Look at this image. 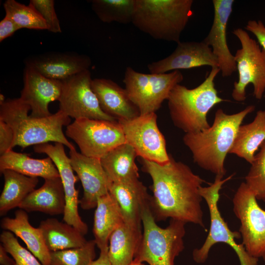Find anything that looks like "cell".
Wrapping results in <instances>:
<instances>
[{
    "mask_svg": "<svg viewBox=\"0 0 265 265\" xmlns=\"http://www.w3.org/2000/svg\"><path fill=\"white\" fill-rule=\"evenodd\" d=\"M96 246L93 239L81 247L50 252L51 265H90L95 258Z\"/></svg>",
    "mask_w": 265,
    "mask_h": 265,
    "instance_id": "obj_33",
    "label": "cell"
},
{
    "mask_svg": "<svg viewBox=\"0 0 265 265\" xmlns=\"http://www.w3.org/2000/svg\"><path fill=\"white\" fill-rule=\"evenodd\" d=\"M65 135L77 144L81 154L99 159L126 143L118 121L86 118L75 119L67 126Z\"/></svg>",
    "mask_w": 265,
    "mask_h": 265,
    "instance_id": "obj_10",
    "label": "cell"
},
{
    "mask_svg": "<svg viewBox=\"0 0 265 265\" xmlns=\"http://www.w3.org/2000/svg\"><path fill=\"white\" fill-rule=\"evenodd\" d=\"M100 250L99 257L94 260L90 265H111L108 254V247Z\"/></svg>",
    "mask_w": 265,
    "mask_h": 265,
    "instance_id": "obj_40",
    "label": "cell"
},
{
    "mask_svg": "<svg viewBox=\"0 0 265 265\" xmlns=\"http://www.w3.org/2000/svg\"><path fill=\"white\" fill-rule=\"evenodd\" d=\"M245 29L254 35L258 43L265 51V25L264 23L261 20H249Z\"/></svg>",
    "mask_w": 265,
    "mask_h": 265,
    "instance_id": "obj_38",
    "label": "cell"
},
{
    "mask_svg": "<svg viewBox=\"0 0 265 265\" xmlns=\"http://www.w3.org/2000/svg\"><path fill=\"white\" fill-rule=\"evenodd\" d=\"M109 192L116 200L125 222L142 227V214L151 199L146 186L138 179L112 183Z\"/></svg>",
    "mask_w": 265,
    "mask_h": 265,
    "instance_id": "obj_20",
    "label": "cell"
},
{
    "mask_svg": "<svg viewBox=\"0 0 265 265\" xmlns=\"http://www.w3.org/2000/svg\"><path fill=\"white\" fill-rule=\"evenodd\" d=\"M91 87L102 110L117 121L133 119L140 115L138 107L129 97L125 88L113 80L96 78Z\"/></svg>",
    "mask_w": 265,
    "mask_h": 265,
    "instance_id": "obj_21",
    "label": "cell"
},
{
    "mask_svg": "<svg viewBox=\"0 0 265 265\" xmlns=\"http://www.w3.org/2000/svg\"><path fill=\"white\" fill-rule=\"evenodd\" d=\"M220 72L218 67L212 68L205 80L198 86L189 89L177 84L167 99L172 121L185 133L197 132L208 129L207 116L217 104L225 100L218 96L214 80Z\"/></svg>",
    "mask_w": 265,
    "mask_h": 265,
    "instance_id": "obj_4",
    "label": "cell"
},
{
    "mask_svg": "<svg viewBox=\"0 0 265 265\" xmlns=\"http://www.w3.org/2000/svg\"><path fill=\"white\" fill-rule=\"evenodd\" d=\"M21 29L7 15L0 21V42L12 35Z\"/></svg>",
    "mask_w": 265,
    "mask_h": 265,
    "instance_id": "obj_39",
    "label": "cell"
},
{
    "mask_svg": "<svg viewBox=\"0 0 265 265\" xmlns=\"http://www.w3.org/2000/svg\"><path fill=\"white\" fill-rule=\"evenodd\" d=\"M0 172L4 180L0 196V215L3 216L10 210L19 207L27 196L35 189L39 180L37 177L26 176L11 170Z\"/></svg>",
    "mask_w": 265,
    "mask_h": 265,
    "instance_id": "obj_30",
    "label": "cell"
},
{
    "mask_svg": "<svg viewBox=\"0 0 265 265\" xmlns=\"http://www.w3.org/2000/svg\"><path fill=\"white\" fill-rule=\"evenodd\" d=\"M11 170L31 177H42L44 180L60 177L58 171L52 159L31 158L26 154L12 149L0 155V171Z\"/></svg>",
    "mask_w": 265,
    "mask_h": 265,
    "instance_id": "obj_27",
    "label": "cell"
},
{
    "mask_svg": "<svg viewBox=\"0 0 265 265\" xmlns=\"http://www.w3.org/2000/svg\"><path fill=\"white\" fill-rule=\"evenodd\" d=\"M265 141V110H260L257 112L252 122L239 126L229 153L243 159L251 164L256 152Z\"/></svg>",
    "mask_w": 265,
    "mask_h": 265,
    "instance_id": "obj_28",
    "label": "cell"
},
{
    "mask_svg": "<svg viewBox=\"0 0 265 265\" xmlns=\"http://www.w3.org/2000/svg\"><path fill=\"white\" fill-rule=\"evenodd\" d=\"M0 227L23 240L28 250L43 265H51L50 251L46 246L42 233L39 227L35 228L30 224L26 212L20 209L15 212L14 218H3Z\"/></svg>",
    "mask_w": 265,
    "mask_h": 265,
    "instance_id": "obj_23",
    "label": "cell"
},
{
    "mask_svg": "<svg viewBox=\"0 0 265 265\" xmlns=\"http://www.w3.org/2000/svg\"><path fill=\"white\" fill-rule=\"evenodd\" d=\"M233 0H213V22L208 35L203 40L210 46L218 62L223 77H229L237 71L235 56L228 47L227 27L233 10Z\"/></svg>",
    "mask_w": 265,
    "mask_h": 265,
    "instance_id": "obj_18",
    "label": "cell"
},
{
    "mask_svg": "<svg viewBox=\"0 0 265 265\" xmlns=\"http://www.w3.org/2000/svg\"><path fill=\"white\" fill-rule=\"evenodd\" d=\"M65 196L60 177L46 179L23 201L19 209L26 212H39L54 215L64 213Z\"/></svg>",
    "mask_w": 265,
    "mask_h": 265,
    "instance_id": "obj_22",
    "label": "cell"
},
{
    "mask_svg": "<svg viewBox=\"0 0 265 265\" xmlns=\"http://www.w3.org/2000/svg\"><path fill=\"white\" fill-rule=\"evenodd\" d=\"M14 133L12 129L6 122L0 119V154L12 149Z\"/></svg>",
    "mask_w": 265,
    "mask_h": 265,
    "instance_id": "obj_37",
    "label": "cell"
},
{
    "mask_svg": "<svg viewBox=\"0 0 265 265\" xmlns=\"http://www.w3.org/2000/svg\"><path fill=\"white\" fill-rule=\"evenodd\" d=\"M90 2L93 11L104 23L132 22L135 0H93Z\"/></svg>",
    "mask_w": 265,
    "mask_h": 265,
    "instance_id": "obj_31",
    "label": "cell"
},
{
    "mask_svg": "<svg viewBox=\"0 0 265 265\" xmlns=\"http://www.w3.org/2000/svg\"><path fill=\"white\" fill-rule=\"evenodd\" d=\"M183 79L179 70L165 73L145 74L127 67L123 82L129 98L138 107L140 115H144L156 112Z\"/></svg>",
    "mask_w": 265,
    "mask_h": 265,
    "instance_id": "obj_8",
    "label": "cell"
},
{
    "mask_svg": "<svg viewBox=\"0 0 265 265\" xmlns=\"http://www.w3.org/2000/svg\"><path fill=\"white\" fill-rule=\"evenodd\" d=\"M131 265H144V264L137 260H134V261Z\"/></svg>",
    "mask_w": 265,
    "mask_h": 265,
    "instance_id": "obj_42",
    "label": "cell"
},
{
    "mask_svg": "<svg viewBox=\"0 0 265 265\" xmlns=\"http://www.w3.org/2000/svg\"><path fill=\"white\" fill-rule=\"evenodd\" d=\"M260 148L245 176V183L257 200L265 202V141Z\"/></svg>",
    "mask_w": 265,
    "mask_h": 265,
    "instance_id": "obj_34",
    "label": "cell"
},
{
    "mask_svg": "<svg viewBox=\"0 0 265 265\" xmlns=\"http://www.w3.org/2000/svg\"><path fill=\"white\" fill-rule=\"evenodd\" d=\"M143 228L141 242L134 259L149 265H174L185 248V223L170 219L165 228L159 226L150 206L142 214Z\"/></svg>",
    "mask_w": 265,
    "mask_h": 265,
    "instance_id": "obj_6",
    "label": "cell"
},
{
    "mask_svg": "<svg viewBox=\"0 0 265 265\" xmlns=\"http://www.w3.org/2000/svg\"><path fill=\"white\" fill-rule=\"evenodd\" d=\"M203 66L218 67L211 48L203 41H180L170 55L148 64L147 67L151 74H160Z\"/></svg>",
    "mask_w": 265,
    "mask_h": 265,
    "instance_id": "obj_16",
    "label": "cell"
},
{
    "mask_svg": "<svg viewBox=\"0 0 265 265\" xmlns=\"http://www.w3.org/2000/svg\"><path fill=\"white\" fill-rule=\"evenodd\" d=\"M25 63V66L34 69L47 78L62 80L88 70L91 60L85 54L52 52L28 57Z\"/></svg>",
    "mask_w": 265,
    "mask_h": 265,
    "instance_id": "obj_19",
    "label": "cell"
},
{
    "mask_svg": "<svg viewBox=\"0 0 265 265\" xmlns=\"http://www.w3.org/2000/svg\"><path fill=\"white\" fill-rule=\"evenodd\" d=\"M29 4L33 6L42 17L48 30L54 33L62 32L59 20L55 11L53 0H30Z\"/></svg>",
    "mask_w": 265,
    "mask_h": 265,
    "instance_id": "obj_36",
    "label": "cell"
},
{
    "mask_svg": "<svg viewBox=\"0 0 265 265\" xmlns=\"http://www.w3.org/2000/svg\"><path fill=\"white\" fill-rule=\"evenodd\" d=\"M118 122L126 143L134 149L137 156L159 164H165L169 161L170 154L166 150L164 135L158 126L156 112Z\"/></svg>",
    "mask_w": 265,
    "mask_h": 265,
    "instance_id": "obj_12",
    "label": "cell"
},
{
    "mask_svg": "<svg viewBox=\"0 0 265 265\" xmlns=\"http://www.w3.org/2000/svg\"><path fill=\"white\" fill-rule=\"evenodd\" d=\"M69 158L74 171L83 189L79 204L83 210L96 208L99 197L109 193L112 183L106 173L100 159L84 156L76 150H70Z\"/></svg>",
    "mask_w": 265,
    "mask_h": 265,
    "instance_id": "obj_15",
    "label": "cell"
},
{
    "mask_svg": "<svg viewBox=\"0 0 265 265\" xmlns=\"http://www.w3.org/2000/svg\"><path fill=\"white\" fill-rule=\"evenodd\" d=\"M92 80L88 69L61 80L59 109L75 119L86 118L117 121L101 108L91 87Z\"/></svg>",
    "mask_w": 265,
    "mask_h": 265,
    "instance_id": "obj_13",
    "label": "cell"
},
{
    "mask_svg": "<svg viewBox=\"0 0 265 265\" xmlns=\"http://www.w3.org/2000/svg\"><path fill=\"white\" fill-rule=\"evenodd\" d=\"M24 87L20 98L30 107L31 117L42 118L52 114L50 103L58 100L62 88L61 80L51 79L34 69L25 66Z\"/></svg>",
    "mask_w": 265,
    "mask_h": 265,
    "instance_id": "obj_17",
    "label": "cell"
},
{
    "mask_svg": "<svg viewBox=\"0 0 265 265\" xmlns=\"http://www.w3.org/2000/svg\"><path fill=\"white\" fill-rule=\"evenodd\" d=\"M137 156L134 149L125 143L110 151L100 160L112 183L123 182L139 178L135 161Z\"/></svg>",
    "mask_w": 265,
    "mask_h": 265,
    "instance_id": "obj_26",
    "label": "cell"
},
{
    "mask_svg": "<svg viewBox=\"0 0 265 265\" xmlns=\"http://www.w3.org/2000/svg\"><path fill=\"white\" fill-rule=\"evenodd\" d=\"M193 0H135L132 23L152 38L180 42L193 15Z\"/></svg>",
    "mask_w": 265,
    "mask_h": 265,
    "instance_id": "obj_5",
    "label": "cell"
},
{
    "mask_svg": "<svg viewBox=\"0 0 265 265\" xmlns=\"http://www.w3.org/2000/svg\"><path fill=\"white\" fill-rule=\"evenodd\" d=\"M142 237V227L124 222L109 239L108 257L111 265H131Z\"/></svg>",
    "mask_w": 265,
    "mask_h": 265,
    "instance_id": "obj_25",
    "label": "cell"
},
{
    "mask_svg": "<svg viewBox=\"0 0 265 265\" xmlns=\"http://www.w3.org/2000/svg\"><path fill=\"white\" fill-rule=\"evenodd\" d=\"M0 240L5 251L12 257L15 265H43L32 252L19 243L11 232L2 231Z\"/></svg>",
    "mask_w": 265,
    "mask_h": 265,
    "instance_id": "obj_35",
    "label": "cell"
},
{
    "mask_svg": "<svg viewBox=\"0 0 265 265\" xmlns=\"http://www.w3.org/2000/svg\"><path fill=\"white\" fill-rule=\"evenodd\" d=\"M233 204V212L240 223L241 243L250 256L265 262V210L245 182L238 188Z\"/></svg>",
    "mask_w": 265,
    "mask_h": 265,
    "instance_id": "obj_11",
    "label": "cell"
},
{
    "mask_svg": "<svg viewBox=\"0 0 265 265\" xmlns=\"http://www.w3.org/2000/svg\"><path fill=\"white\" fill-rule=\"evenodd\" d=\"M5 14L21 28L47 30L44 20L31 5H26L15 0H6L3 3Z\"/></svg>",
    "mask_w": 265,
    "mask_h": 265,
    "instance_id": "obj_32",
    "label": "cell"
},
{
    "mask_svg": "<svg viewBox=\"0 0 265 265\" xmlns=\"http://www.w3.org/2000/svg\"><path fill=\"white\" fill-rule=\"evenodd\" d=\"M255 109L254 106L249 105L239 112L228 114L219 108L210 128L197 132L186 133L183 141L191 152L194 162L215 176L223 177L226 173L225 159L238 129L245 117Z\"/></svg>",
    "mask_w": 265,
    "mask_h": 265,
    "instance_id": "obj_2",
    "label": "cell"
},
{
    "mask_svg": "<svg viewBox=\"0 0 265 265\" xmlns=\"http://www.w3.org/2000/svg\"><path fill=\"white\" fill-rule=\"evenodd\" d=\"M124 222L119 205L109 192L99 197L94 213L93 233L100 250L108 247L111 234Z\"/></svg>",
    "mask_w": 265,
    "mask_h": 265,
    "instance_id": "obj_24",
    "label": "cell"
},
{
    "mask_svg": "<svg viewBox=\"0 0 265 265\" xmlns=\"http://www.w3.org/2000/svg\"><path fill=\"white\" fill-rule=\"evenodd\" d=\"M2 245H0V264L1 265H15L13 259H11Z\"/></svg>",
    "mask_w": 265,
    "mask_h": 265,
    "instance_id": "obj_41",
    "label": "cell"
},
{
    "mask_svg": "<svg viewBox=\"0 0 265 265\" xmlns=\"http://www.w3.org/2000/svg\"><path fill=\"white\" fill-rule=\"evenodd\" d=\"M38 227L50 252L81 247L87 242L77 229L54 218L42 221Z\"/></svg>",
    "mask_w": 265,
    "mask_h": 265,
    "instance_id": "obj_29",
    "label": "cell"
},
{
    "mask_svg": "<svg viewBox=\"0 0 265 265\" xmlns=\"http://www.w3.org/2000/svg\"><path fill=\"white\" fill-rule=\"evenodd\" d=\"M234 175L223 179L216 176L213 183L209 186L200 187L199 192L208 207L210 216V228L203 244L192 252V258L197 263L202 264L207 260L210 250L217 243L229 245L236 252L240 265H258L259 259L250 256L242 243L238 244L236 240L241 238L239 232L231 231L222 217L218 208L219 191L222 186L231 180Z\"/></svg>",
    "mask_w": 265,
    "mask_h": 265,
    "instance_id": "obj_7",
    "label": "cell"
},
{
    "mask_svg": "<svg viewBox=\"0 0 265 265\" xmlns=\"http://www.w3.org/2000/svg\"><path fill=\"white\" fill-rule=\"evenodd\" d=\"M33 150L35 153L47 155L56 166L62 181L65 196L63 220L85 235L88 228L79 213V191L75 187V184L79 179L74 173L70 158L65 153L64 145L58 142L54 145L45 143L34 146Z\"/></svg>",
    "mask_w": 265,
    "mask_h": 265,
    "instance_id": "obj_14",
    "label": "cell"
},
{
    "mask_svg": "<svg viewBox=\"0 0 265 265\" xmlns=\"http://www.w3.org/2000/svg\"><path fill=\"white\" fill-rule=\"evenodd\" d=\"M143 170L152 181L150 207L156 222L170 219L198 225L205 229L199 189L204 180L186 164L170 155L165 164L142 159Z\"/></svg>",
    "mask_w": 265,
    "mask_h": 265,
    "instance_id": "obj_1",
    "label": "cell"
},
{
    "mask_svg": "<svg viewBox=\"0 0 265 265\" xmlns=\"http://www.w3.org/2000/svg\"><path fill=\"white\" fill-rule=\"evenodd\" d=\"M233 33L239 40L241 48L234 55L238 79L234 83L232 98L237 102L244 101L246 88L252 83L254 96L261 100L265 92V51L245 30L239 27Z\"/></svg>",
    "mask_w": 265,
    "mask_h": 265,
    "instance_id": "obj_9",
    "label": "cell"
},
{
    "mask_svg": "<svg viewBox=\"0 0 265 265\" xmlns=\"http://www.w3.org/2000/svg\"><path fill=\"white\" fill-rule=\"evenodd\" d=\"M30 106L20 98L6 99L0 104V119L6 122L13 130L12 148L19 146L24 149L49 142L60 143L70 150L75 146L67 139L62 128L70 124V117L63 111L42 118L28 115Z\"/></svg>",
    "mask_w": 265,
    "mask_h": 265,
    "instance_id": "obj_3",
    "label": "cell"
}]
</instances>
